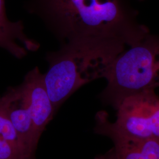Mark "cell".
Here are the masks:
<instances>
[{"instance_id": "obj_6", "label": "cell", "mask_w": 159, "mask_h": 159, "mask_svg": "<svg viewBox=\"0 0 159 159\" xmlns=\"http://www.w3.org/2000/svg\"><path fill=\"white\" fill-rule=\"evenodd\" d=\"M22 84L29 98L35 138L39 143L56 111L46 89L44 74L41 73L39 68L35 67L27 73Z\"/></svg>"}, {"instance_id": "obj_2", "label": "cell", "mask_w": 159, "mask_h": 159, "mask_svg": "<svg viewBox=\"0 0 159 159\" xmlns=\"http://www.w3.org/2000/svg\"><path fill=\"white\" fill-rule=\"evenodd\" d=\"M125 46L65 45L46 55L44 82L56 113L82 86L104 78L111 63Z\"/></svg>"}, {"instance_id": "obj_5", "label": "cell", "mask_w": 159, "mask_h": 159, "mask_svg": "<svg viewBox=\"0 0 159 159\" xmlns=\"http://www.w3.org/2000/svg\"><path fill=\"white\" fill-rule=\"evenodd\" d=\"M0 108L17 133L23 159H35L38 143L35 138L29 98L23 84L7 89L0 96Z\"/></svg>"}, {"instance_id": "obj_11", "label": "cell", "mask_w": 159, "mask_h": 159, "mask_svg": "<svg viewBox=\"0 0 159 159\" xmlns=\"http://www.w3.org/2000/svg\"><path fill=\"white\" fill-rule=\"evenodd\" d=\"M140 1H142V0H140Z\"/></svg>"}, {"instance_id": "obj_9", "label": "cell", "mask_w": 159, "mask_h": 159, "mask_svg": "<svg viewBox=\"0 0 159 159\" xmlns=\"http://www.w3.org/2000/svg\"><path fill=\"white\" fill-rule=\"evenodd\" d=\"M0 159H23L20 148L0 138Z\"/></svg>"}, {"instance_id": "obj_4", "label": "cell", "mask_w": 159, "mask_h": 159, "mask_svg": "<svg viewBox=\"0 0 159 159\" xmlns=\"http://www.w3.org/2000/svg\"><path fill=\"white\" fill-rule=\"evenodd\" d=\"M116 111V120L114 122L109 120L107 112H98L95 127L132 139L159 140V97L155 90L125 98Z\"/></svg>"}, {"instance_id": "obj_1", "label": "cell", "mask_w": 159, "mask_h": 159, "mask_svg": "<svg viewBox=\"0 0 159 159\" xmlns=\"http://www.w3.org/2000/svg\"><path fill=\"white\" fill-rule=\"evenodd\" d=\"M39 16L65 45L134 46L149 33L125 0H28Z\"/></svg>"}, {"instance_id": "obj_7", "label": "cell", "mask_w": 159, "mask_h": 159, "mask_svg": "<svg viewBox=\"0 0 159 159\" xmlns=\"http://www.w3.org/2000/svg\"><path fill=\"white\" fill-rule=\"evenodd\" d=\"M22 21H11L6 14L4 0H0V48L18 59L29 51H37L40 44L25 34Z\"/></svg>"}, {"instance_id": "obj_10", "label": "cell", "mask_w": 159, "mask_h": 159, "mask_svg": "<svg viewBox=\"0 0 159 159\" xmlns=\"http://www.w3.org/2000/svg\"><path fill=\"white\" fill-rule=\"evenodd\" d=\"M95 159H118L113 148L110 149L107 153L97 156Z\"/></svg>"}, {"instance_id": "obj_3", "label": "cell", "mask_w": 159, "mask_h": 159, "mask_svg": "<svg viewBox=\"0 0 159 159\" xmlns=\"http://www.w3.org/2000/svg\"><path fill=\"white\" fill-rule=\"evenodd\" d=\"M104 78L107 85L100 100L116 110L128 97L159 87V37L147 34L122 51L110 65Z\"/></svg>"}, {"instance_id": "obj_8", "label": "cell", "mask_w": 159, "mask_h": 159, "mask_svg": "<svg viewBox=\"0 0 159 159\" xmlns=\"http://www.w3.org/2000/svg\"><path fill=\"white\" fill-rule=\"evenodd\" d=\"M94 132L112 141L118 159H159V140L132 139L97 127H94Z\"/></svg>"}]
</instances>
